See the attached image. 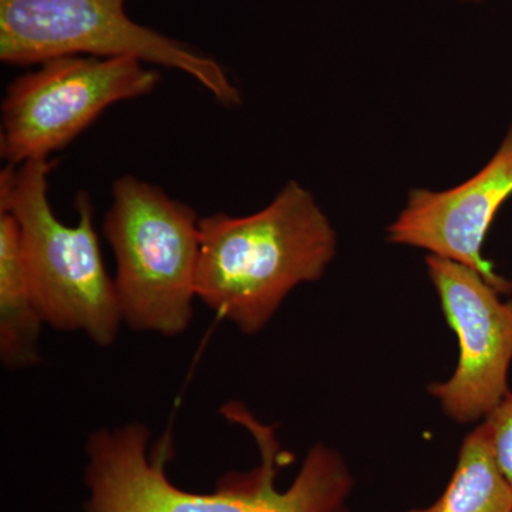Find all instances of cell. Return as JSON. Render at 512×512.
Returning a JSON list of instances; mask_svg holds the SVG:
<instances>
[{
	"mask_svg": "<svg viewBox=\"0 0 512 512\" xmlns=\"http://www.w3.org/2000/svg\"><path fill=\"white\" fill-rule=\"evenodd\" d=\"M511 195L512 127L497 153L470 180L446 191L410 192L406 207L387 228V239L466 265L505 295L512 291V282L484 258L483 245Z\"/></svg>",
	"mask_w": 512,
	"mask_h": 512,
	"instance_id": "cell-8",
	"label": "cell"
},
{
	"mask_svg": "<svg viewBox=\"0 0 512 512\" xmlns=\"http://www.w3.org/2000/svg\"><path fill=\"white\" fill-rule=\"evenodd\" d=\"M229 420L252 434L261 463L247 473H229L210 494L171 483L165 470L171 441L164 436L151 448L146 424L93 431L86 441V512H348L355 480L335 448L312 446L291 487L278 491L276 476L291 454L274 429L256 420L244 404L229 412Z\"/></svg>",
	"mask_w": 512,
	"mask_h": 512,
	"instance_id": "cell-1",
	"label": "cell"
},
{
	"mask_svg": "<svg viewBox=\"0 0 512 512\" xmlns=\"http://www.w3.org/2000/svg\"><path fill=\"white\" fill-rule=\"evenodd\" d=\"M50 160L8 165L0 173V210L19 225L30 289L47 326L84 333L110 348L121 320L114 278L104 266L93 204L87 192L76 198L79 221L63 224L49 201Z\"/></svg>",
	"mask_w": 512,
	"mask_h": 512,
	"instance_id": "cell-3",
	"label": "cell"
},
{
	"mask_svg": "<svg viewBox=\"0 0 512 512\" xmlns=\"http://www.w3.org/2000/svg\"><path fill=\"white\" fill-rule=\"evenodd\" d=\"M200 220L190 205L126 175L113 184L103 234L116 258L123 325L175 338L190 329L197 299Z\"/></svg>",
	"mask_w": 512,
	"mask_h": 512,
	"instance_id": "cell-4",
	"label": "cell"
},
{
	"mask_svg": "<svg viewBox=\"0 0 512 512\" xmlns=\"http://www.w3.org/2000/svg\"><path fill=\"white\" fill-rule=\"evenodd\" d=\"M426 265L460 345L456 372L447 382L431 384L429 392L450 419L474 423L511 393L512 299L501 301L503 293L483 276L451 259L429 255Z\"/></svg>",
	"mask_w": 512,
	"mask_h": 512,
	"instance_id": "cell-7",
	"label": "cell"
},
{
	"mask_svg": "<svg viewBox=\"0 0 512 512\" xmlns=\"http://www.w3.org/2000/svg\"><path fill=\"white\" fill-rule=\"evenodd\" d=\"M161 73L134 57L66 56L16 77L2 101L0 154L8 165L49 160L113 104L147 96Z\"/></svg>",
	"mask_w": 512,
	"mask_h": 512,
	"instance_id": "cell-6",
	"label": "cell"
},
{
	"mask_svg": "<svg viewBox=\"0 0 512 512\" xmlns=\"http://www.w3.org/2000/svg\"><path fill=\"white\" fill-rule=\"evenodd\" d=\"M46 325L30 289L19 225L0 210V362L8 370L42 362L40 336Z\"/></svg>",
	"mask_w": 512,
	"mask_h": 512,
	"instance_id": "cell-9",
	"label": "cell"
},
{
	"mask_svg": "<svg viewBox=\"0 0 512 512\" xmlns=\"http://www.w3.org/2000/svg\"><path fill=\"white\" fill-rule=\"evenodd\" d=\"M124 6L126 0H0V60L33 66L66 56L134 57L188 74L222 106L242 103L217 60L138 25Z\"/></svg>",
	"mask_w": 512,
	"mask_h": 512,
	"instance_id": "cell-5",
	"label": "cell"
},
{
	"mask_svg": "<svg viewBox=\"0 0 512 512\" xmlns=\"http://www.w3.org/2000/svg\"><path fill=\"white\" fill-rule=\"evenodd\" d=\"M495 463L512 485V393L484 417Z\"/></svg>",
	"mask_w": 512,
	"mask_h": 512,
	"instance_id": "cell-11",
	"label": "cell"
},
{
	"mask_svg": "<svg viewBox=\"0 0 512 512\" xmlns=\"http://www.w3.org/2000/svg\"><path fill=\"white\" fill-rule=\"evenodd\" d=\"M463 2H480V0H463Z\"/></svg>",
	"mask_w": 512,
	"mask_h": 512,
	"instance_id": "cell-12",
	"label": "cell"
},
{
	"mask_svg": "<svg viewBox=\"0 0 512 512\" xmlns=\"http://www.w3.org/2000/svg\"><path fill=\"white\" fill-rule=\"evenodd\" d=\"M406 512H512V485L495 463L484 423L461 444L456 470L439 500Z\"/></svg>",
	"mask_w": 512,
	"mask_h": 512,
	"instance_id": "cell-10",
	"label": "cell"
},
{
	"mask_svg": "<svg viewBox=\"0 0 512 512\" xmlns=\"http://www.w3.org/2000/svg\"><path fill=\"white\" fill-rule=\"evenodd\" d=\"M336 245L335 229L315 197L289 181L255 214L201 217L197 299L255 335L296 286L322 278Z\"/></svg>",
	"mask_w": 512,
	"mask_h": 512,
	"instance_id": "cell-2",
	"label": "cell"
}]
</instances>
